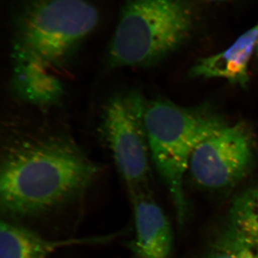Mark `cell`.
Masks as SVG:
<instances>
[{
  "mask_svg": "<svg viewBox=\"0 0 258 258\" xmlns=\"http://www.w3.org/2000/svg\"><path fill=\"white\" fill-rule=\"evenodd\" d=\"M133 198L135 237L134 258H170L174 235L169 219L159 205L146 192Z\"/></svg>",
  "mask_w": 258,
  "mask_h": 258,
  "instance_id": "7",
  "label": "cell"
},
{
  "mask_svg": "<svg viewBox=\"0 0 258 258\" xmlns=\"http://www.w3.org/2000/svg\"><path fill=\"white\" fill-rule=\"evenodd\" d=\"M206 1H210V2H218V3H220V2L230 1V0H206Z\"/></svg>",
  "mask_w": 258,
  "mask_h": 258,
  "instance_id": "13",
  "label": "cell"
},
{
  "mask_svg": "<svg viewBox=\"0 0 258 258\" xmlns=\"http://www.w3.org/2000/svg\"><path fill=\"white\" fill-rule=\"evenodd\" d=\"M258 42V24L241 35L228 48L201 59L193 66L194 78L222 79L246 86L249 82L248 66Z\"/></svg>",
  "mask_w": 258,
  "mask_h": 258,
  "instance_id": "8",
  "label": "cell"
},
{
  "mask_svg": "<svg viewBox=\"0 0 258 258\" xmlns=\"http://www.w3.org/2000/svg\"><path fill=\"white\" fill-rule=\"evenodd\" d=\"M254 162L252 139L242 123L225 125L200 144L190 161L197 184L209 189L235 186L247 175Z\"/></svg>",
  "mask_w": 258,
  "mask_h": 258,
  "instance_id": "6",
  "label": "cell"
},
{
  "mask_svg": "<svg viewBox=\"0 0 258 258\" xmlns=\"http://www.w3.org/2000/svg\"><path fill=\"white\" fill-rule=\"evenodd\" d=\"M144 124L152 159L170 192L182 225L187 214L184 177L200 144L225 126L206 108H188L166 100L147 102Z\"/></svg>",
  "mask_w": 258,
  "mask_h": 258,
  "instance_id": "2",
  "label": "cell"
},
{
  "mask_svg": "<svg viewBox=\"0 0 258 258\" xmlns=\"http://www.w3.org/2000/svg\"><path fill=\"white\" fill-rule=\"evenodd\" d=\"M98 167L69 142L44 139L8 152L0 169V207L5 215H40L69 203L92 183Z\"/></svg>",
  "mask_w": 258,
  "mask_h": 258,
  "instance_id": "1",
  "label": "cell"
},
{
  "mask_svg": "<svg viewBox=\"0 0 258 258\" xmlns=\"http://www.w3.org/2000/svg\"><path fill=\"white\" fill-rule=\"evenodd\" d=\"M147 104L138 91L120 93L110 98L102 114L103 137L132 197L146 192L150 175L144 124Z\"/></svg>",
  "mask_w": 258,
  "mask_h": 258,
  "instance_id": "5",
  "label": "cell"
},
{
  "mask_svg": "<svg viewBox=\"0 0 258 258\" xmlns=\"http://www.w3.org/2000/svg\"><path fill=\"white\" fill-rule=\"evenodd\" d=\"M256 53H257V55L258 56V42L257 44V47H256V50H255Z\"/></svg>",
  "mask_w": 258,
  "mask_h": 258,
  "instance_id": "14",
  "label": "cell"
},
{
  "mask_svg": "<svg viewBox=\"0 0 258 258\" xmlns=\"http://www.w3.org/2000/svg\"><path fill=\"white\" fill-rule=\"evenodd\" d=\"M215 249H258V184L237 195Z\"/></svg>",
  "mask_w": 258,
  "mask_h": 258,
  "instance_id": "10",
  "label": "cell"
},
{
  "mask_svg": "<svg viewBox=\"0 0 258 258\" xmlns=\"http://www.w3.org/2000/svg\"><path fill=\"white\" fill-rule=\"evenodd\" d=\"M98 19L86 0H37L18 24L13 50L48 69L57 67L94 30Z\"/></svg>",
  "mask_w": 258,
  "mask_h": 258,
  "instance_id": "4",
  "label": "cell"
},
{
  "mask_svg": "<svg viewBox=\"0 0 258 258\" xmlns=\"http://www.w3.org/2000/svg\"><path fill=\"white\" fill-rule=\"evenodd\" d=\"M13 83L25 101L37 106L55 103L62 96V83L40 61L13 50Z\"/></svg>",
  "mask_w": 258,
  "mask_h": 258,
  "instance_id": "9",
  "label": "cell"
},
{
  "mask_svg": "<svg viewBox=\"0 0 258 258\" xmlns=\"http://www.w3.org/2000/svg\"><path fill=\"white\" fill-rule=\"evenodd\" d=\"M76 240H50L22 226L2 221L0 258H48L56 249Z\"/></svg>",
  "mask_w": 258,
  "mask_h": 258,
  "instance_id": "11",
  "label": "cell"
},
{
  "mask_svg": "<svg viewBox=\"0 0 258 258\" xmlns=\"http://www.w3.org/2000/svg\"><path fill=\"white\" fill-rule=\"evenodd\" d=\"M193 26L183 0H128L107 55L112 69L148 67L176 50Z\"/></svg>",
  "mask_w": 258,
  "mask_h": 258,
  "instance_id": "3",
  "label": "cell"
},
{
  "mask_svg": "<svg viewBox=\"0 0 258 258\" xmlns=\"http://www.w3.org/2000/svg\"><path fill=\"white\" fill-rule=\"evenodd\" d=\"M210 258H258V249H215V253Z\"/></svg>",
  "mask_w": 258,
  "mask_h": 258,
  "instance_id": "12",
  "label": "cell"
}]
</instances>
